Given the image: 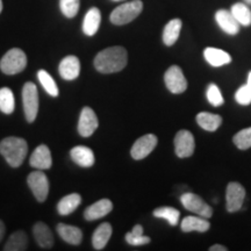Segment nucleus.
Segmentation results:
<instances>
[{
    "mask_svg": "<svg viewBox=\"0 0 251 251\" xmlns=\"http://www.w3.org/2000/svg\"><path fill=\"white\" fill-rule=\"evenodd\" d=\"M128 63V52L124 47L115 46L101 50L94 58V68L101 74H114L124 70Z\"/></svg>",
    "mask_w": 251,
    "mask_h": 251,
    "instance_id": "f257e3e1",
    "label": "nucleus"
},
{
    "mask_svg": "<svg viewBox=\"0 0 251 251\" xmlns=\"http://www.w3.org/2000/svg\"><path fill=\"white\" fill-rule=\"evenodd\" d=\"M27 152V141L21 137L9 136L0 142V153L12 168H19L23 164Z\"/></svg>",
    "mask_w": 251,
    "mask_h": 251,
    "instance_id": "f03ea898",
    "label": "nucleus"
},
{
    "mask_svg": "<svg viewBox=\"0 0 251 251\" xmlns=\"http://www.w3.org/2000/svg\"><path fill=\"white\" fill-rule=\"evenodd\" d=\"M143 11V2L141 0H131L118 6L109 15V20L115 26H124L135 20Z\"/></svg>",
    "mask_w": 251,
    "mask_h": 251,
    "instance_id": "7ed1b4c3",
    "label": "nucleus"
},
{
    "mask_svg": "<svg viewBox=\"0 0 251 251\" xmlns=\"http://www.w3.org/2000/svg\"><path fill=\"white\" fill-rule=\"evenodd\" d=\"M27 67V56L21 49L8 50L0 61V69L5 75L20 74Z\"/></svg>",
    "mask_w": 251,
    "mask_h": 251,
    "instance_id": "20e7f679",
    "label": "nucleus"
},
{
    "mask_svg": "<svg viewBox=\"0 0 251 251\" xmlns=\"http://www.w3.org/2000/svg\"><path fill=\"white\" fill-rule=\"evenodd\" d=\"M23 102L26 120L31 124L35 121L37 113H39V92H37L35 84L31 81H28L24 85Z\"/></svg>",
    "mask_w": 251,
    "mask_h": 251,
    "instance_id": "39448f33",
    "label": "nucleus"
},
{
    "mask_svg": "<svg viewBox=\"0 0 251 251\" xmlns=\"http://www.w3.org/2000/svg\"><path fill=\"white\" fill-rule=\"evenodd\" d=\"M180 202L184 206L185 209L194 213V214L201 216V218L209 219L213 215V209L212 207L206 203L202 200V198H200L197 194L186 192L181 194L180 197Z\"/></svg>",
    "mask_w": 251,
    "mask_h": 251,
    "instance_id": "423d86ee",
    "label": "nucleus"
},
{
    "mask_svg": "<svg viewBox=\"0 0 251 251\" xmlns=\"http://www.w3.org/2000/svg\"><path fill=\"white\" fill-rule=\"evenodd\" d=\"M27 184L37 201H46L49 193V180L45 172L42 170L31 172L27 178Z\"/></svg>",
    "mask_w": 251,
    "mask_h": 251,
    "instance_id": "0eeeda50",
    "label": "nucleus"
},
{
    "mask_svg": "<svg viewBox=\"0 0 251 251\" xmlns=\"http://www.w3.org/2000/svg\"><path fill=\"white\" fill-rule=\"evenodd\" d=\"M246 198V188L237 181H230L226 190V208L229 213L240 211Z\"/></svg>",
    "mask_w": 251,
    "mask_h": 251,
    "instance_id": "6e6552de",
    "label": "nucleus"
},
{
    "mask_svg": "<svg viewBox=\"0 0 251 251\" xmlns=\"http://www.w3.org/2000/svg\"><path fill=\"white\" fill-rule=\"evenodd\" d=\"M165 86L174 94H180L187 89V80L185 78L183 70L178 65H172L166 70L164 75Z\"/></svg>",
    "mask_w": 251,
    "mask_h": 251,
    "instance_id": "1a4fd4ad",
    "label": "nucleus"
},
{
    "mask_svg": "<svg viewBox=\"0 0 251 251\" xmlns=\"http://www.w3.org/2000/svg\"><path fill=\"white\" fill-rule=\"evenodd\" d=\"M157 143H158V139L156 135L153 134H146L141 136L139 140L135 141L130 149V155L134 159L140 161V159L146 158L150 153L153 151L156 148Z\"/></svg>",
    "mask_w": 251,
    "mask_h": 251,
    "instance_id": "9d476101",
    "label": "nucleus"
},
{
    "mask_svg": "<svg viewBox=\"0 0 251 251\" xmlns=\"http://www.w3.org/2000/svg\"><path fill=\"white\" fill-rule=\"evenodd\" d=\"M196 141L191 131L179 130L175 136V152L179 158H187L193 155Z\"/></svg>",
    "mask_w": 251,
    "mask_h": 251,
    "instance_id": "9b49d317",
    "label": "nucleus"
},
{
    "mask_svg": "<svg viewBox=\"0 0 251 251\" xmlns=\"http://www.w3.org/2000/svg\"><path fill=\"white\" fill-rule=\"evenodd\" d=\"M99 126L96 112L91 107H84L80 112L79 121H78V133L80 136L89 137L97 130Z\"/></svg>",
    "mask_w": 251,
    "mask_h": 251,
    "instance_id": "f8f14e48",
    "label": "nucleus"
},
{
    "mask_svg": "<svg viewBox=\"0 0 251 251\" xmlns=\"http://www.w3.org/2000/svg\"><path fill=\"white\" fill-rule=\"evenodd\" d=\"M29 163L31 168L36 170H48L52 165L51 152L46 144H40L31 153Z\"/></svg>",
    "mask_w": 251,
    "mask_h": 251,
    "instance_id": "ddd939ff",
    "label": "nucleus"
},
{
    "mask_svg": "<svg viewBox=\"0 0 251 251\" xmlns=\"http://www.w3.org/2000/svg\"><path fill=\"white\" fill-rule=\"evenodd\" d=\"M215 21L218 26L221 28L228 35H237L240 31L241 25L237 23L236 19L231 14L230 11L227 9H219L215 13Z\"/></svg>",
    "mask_w": 251,
    "mask_h": 251,
    "instance_id": "4468645a",
    "label": "nucleus"
},
{
    "mask_svg": "<svg viewBox=\"0 0 251 251\" xmlns=\"http://www.w3.org/2000/svg\"><path fill=\"white\" fill-rule=\"evenodd\" d=\"M59 75L63 79L74 80L78 78L80 74V62L77 56L70 55L64 57L59 63L58 67Z\"/></svg>",
    "mask_w": 251,
    "mask_h": 251,
    "instance_id": "2eb2a0df",
    "label": "nucleus"
},
{
    "mask_svg": "<svg viewBox=\"0 0 251 251\" xmlns=\"http://www.w3.org/2000/svg\"><path fill=\"white\" fill-rule=\"evenodd\" d=\"M113 203L109 199H100L93 205L87 207L84 212V218L87 221H93V220L101 219L112 212Z\"/></svg>",
    "mask_w": 251,
    "mask_h": 251,
    "instance_id": "dca6fc26",
    "label": "nucleus"
},
{
    "mask_svg": "<svg viewBox=\"0 0 251 251\" xmlns=\"http://www.w3.org/2000/svg\"><path fill=\"white\" fill-rule=\"evenodd\" d=\"M203 57L209 65L214 68L224 67L231 62V56L227 51L219 48H213V47H207L203 50Z\"/></svg>",
    "mask_w": 251,
    "mask_h": 251,
    "instance_id": "f3484780",
    "label": "nucleus"
},
{
    "mask_svg": "<svg viewBox=\"0 0 251 251\" xmlns=\"http://www.w3.org/2000/svg\"><path fill=\"white\" fill-rule=\"evenodd\" d=\"M180 228L184 233L198 231V233H206L211 228V224L201 216H186L180 224Z\"/></svg>",
    "mask_w": 251,
    "mask_h": 251,
    "instance_id": "a211bd4d",
    "label": "nucleus"
},
{
    "mask_svg": "<svg viewBox=\"0 0 251 251\" xmlns=\"http://www.w3.org/2000/svg\"><path fill=\"white\" fill-rule=\"evenodd\" d=\"M33 234L37 244L43 249H51V247L54 246V237H52L51 230L43 222H37L34 225Z\"/></svg>",
    "mask_w": 251,
    "mask_h": 251,
    "instance_id": "6ab92c4d",
    "label": "nucleus"
},
{
    "mask_svg": "<svg viewBox=\"0 0 251 251\" xmlns=\"http://www.w3.org/2000/svg\"><path fill=\"white\" fill-rule=\"evenodd\" d=\"M100 23H101V13L99 8L92 7L87 11L83 21V31L87 36L96 35L97 31L99 30Z\"/></svg>",
    "mask_w": 251,
    "mask_h": 251,
    "instance_id": "aec40b11",
    "label": "nucleus"
},
{
    "mask_svg": "<svg viewBox=\"0 0 251 251\" xmlns=\"http://www.w3.org/2000/svg\"><path fill=\"white\" fill-rule=\"evenodd\" d=\"M70 155L74 162L77 163L79 166H83V168H91L94 164V161H96L92 149L84 146H77L72 148Z\"/></svg>",
    "mask_w": 251,
    "mask_h": 251,
    "instance_id": "412c9836",
    "label": "nucleus"
},
{
    "mask_svg": "<svg viewBox=\"0 0 251 251\" xmlns=\"http://www.w3.org/2000/svg\"><path fill=\"white\" fill-rule=\"evenodd\" d=\"M57 233L63 241L72 246H78L83 240V233L78 227L65 224L57 225Z\"/></svg>",
    "mask_w": 251,
    "mask_h": 251,
    "instance_id": "4be33fe9",
    "label": "nucleus"
},
{
    "mask_svg": "<svg viewBox=\"0 0 251 251\" xmlns=\"http://www.w3.org/2000/svg\"><path fill=\"white\" fill-rule=\"evenodd\" d=\"M181 27H183V23L180 19H172L169 21L163 29V43L168 47L174 46L179 39Z\"/></svg>",
    "mask_w": 251,
    "mask_h": 251,
    "instance_id": "5701e85b",
    "label": "nucleus"
},
{
    "mask_svg": "<svg viewBox=\"0 0 251 251\" xmlns=\"http://www.w3.org/2000/svg\"><path fill=\"white\" fill-rule=\"evenodd\" d=\"M113 228L111 224L108 222H103L99 226L98 228L94 230L92 236V246L96 250H102L108 243L109 238L112 236Z\"/></svg>",
    "mask_w": 251,
    "mask_h": 251,
    "instance_id": "b1692460",
    "label": "nucleus"
},
{
    "mask_svg": "<svg viewBox=\"0 0 251 251\" xmlns=\"http://www.w3.org/2000/svg\"><path fill=\"white\" fill-rule=\"evenodd\" d=\"M197 122L202 129L207 131H215L222 124V118L219 114L208 112H201L197 115Z\"/></svg>",
    "mask_w": 251,
    "mask_h": 251,
    "instance_id": "393cba45",
    "label": "nucleus"
},
{
    "mask_svg": "<svg viewBox=\"0 0 251 251\" xmlns=\"http://www.w3.org/2000/svg\"><path fill=\"white\" fill-rule=\"evenodd\" d=\"M81 202V197L78 193H72L62 198L57 203V211L61 215H69L78 208Z\"/></svg>",
    "mask_w": 251,
    "mask_h": 251,
    "instance_id": "a878e982",
    "label": "nucleus"
},
{
    "mask_svg": "<svg viewBox=\"0 0 251 251\" xmlns=\"http://www.w3.org/2000/svg\"><path fill=\"white\" fill-rule=\"evenodd\" d=\"M28 238L27 235L23 230L14 231L6 242L4 250L5 251H24L27 250Z\"/></svg>",
    "mask_w": 251,
    "mask_h": 251,
    "instance_id": "bb28decb",
    "label": "nucleus"
},
{
    "mask_svg": "<svg viewBox=\"0 0 251 251\" xmlns=\"http://www.w3.org/2000/svg\"><path fill=\"white\" fill-rule=\"evenodd\" d=\"M231 14L236 19V21L241 26L249 27L251 25V9L249 5L246 2H236L231 6L230 8Z\"/></svg>",
    "mask_w": 251,
    "mask_h": 251,
    "instance_id": "cd10ccee",
    "label": "nucleus"
},
{
    "mask_svg": "<svg viewBox=\"0 0 251 251\" xmlns=\"http://www.w3.org/2000/svg\"><path fill=\"white\" fill-rule=\"evenodd\" d=\"M152 215L157 219L166 220L171 227H175V226H177L178 222H179L180 213L178 209L174 208V207L164 206V207H159V208H156L155 211L152 212Z\"/></svg>",
    "mask_w": 251,
    "mask_h": 251,
    "instance_id": "c85d7f7f",
    "label": "nucleus"
},
{
    "mask_svg": "<svg viewBox=\"0 0 251 251\" xmlns=\"http://www.w3.org/2000/svg\"><path fill=\"white\" fill-rule=\"evenodd\" d=\"M150 241H151L150 237L143 235V227L141 225H136L133 230L126 234V242L133 247L144 246V244L150 243Z\"/></svg>",
    "mask_w": 251,
    "mask_h": 251,
    "instance_id": "c756f323",
    "label": "nucleus"
},
{
    "mask_svg": "<svg viewBox=\"0 0 251 251\" xmlns=\"http://www.w3.org/2000/svg\"><path fill=\"white\" fill-rule=\"evenodd\" d=\"M15 108L14 94L8 87L0 89V111L4 114H12Z\"/></svg>",
    "mask_w": 251,
    "mask_h": 251,
    "instance_id": "7c9ffc66",
    "label": "nucleus"
},
{
    "mask_svg": "<svg viewBox=\"0 0 251 251\" xmlns=\"http://www.w3.org/2000/svg\"><path fill=\"white\" fill-rule=\"evenodd\" d=\"M37 77L41 85L43 86V89L46 90V92L51 97H57L58 96V89L56 81L52 79V77L47 72L46 70H40L37 72Z\"/></svg>",
    "mask_w": 251,
    "mask_h": 251,
    "instance_id": "2f4dec72",
    "label": "nucleus"
},
{
    "mask_svg": "<svg viewBox=\"0 0 251 251\" xmlns=\"http://www.w3.org/2000/svg\"><path fill=\"white\" fill-rule=\"evenodd\" d=\"M233 142L240 150L251 148V127L244 128L234 135Z\"/></svg>",
    "mask_w": 251,
    "mask_h": 251,
    "instance_id": "473e14b6",
    "label": "nucleus"
},
{
    "mask_svg": "<svg viewBox=\"0 0 251 251\" xmlns=\"http://www.w3.org/2000/svg\"><path fill=\"white\" fill-rule=\"evenodd\" d=\"M206 97L208 102L214 106V107H220V106H222L225 103V99L224 97H222L221 91H220L219 86L214 83L209 84V85L207 86Z\"/></svg>",
    "mask_w": 251,
    "mask_h": 251,
    "instance_id": "72a5a7b5",
    "label": "nucleus"
},
{
    "mask_svg": "<svg viewBox=\"0 0 251 251\" xmlns=\"http://www.w3.org/2000/svg\"><path fill=\"white\" fill-rule=\"evenodd\" d=\"M80 0H59V7L64 17L75 18L79 11Z\"/></svg>",
    "mask_w": 251,
    "mask_h": 251,
    "instance_id": "f704fd0d",
    "label": "nucleus"
},
{
    "mask_svg": "<svg viewBox=\"0 0 251 251\" xmlns=\"http://www.w3.org/2000/svg\"><path fill=\"white\" fill-rule=\"evenodd\" d=\"M235 100L242 106H248L251 103V89L247 85H242L235 93Z\"/></svg>",
    "mask_w": 251,
    "mask_h": 251,
    "instance_id": "c9c22d12",
    "label": "nucleus"
},
{
    "mask_svg": "<svg viewBox=\"0 0 251 251\" xmlns=\"http://www.w3.org/2000/svg\"><path fill=\"white\" fill-rule=\"evenodd\" d=\"M228 249L225 246H221V244H214L209 248V251H227Z\"/></svg>",
    "mask_w": 251,
    "mask_h": 251,
    "instance_id": "e433bc0d",
    "label": "nucleus"
},
{
    "mask_svg": "<svg viewBox=\"0 0 251 251\" xmlns=\"http://www.w3.org/2000/svg\"><path fill=\"white\" fill-rule=\"evenodd\" d=\"M5 225H4V222L1 221V220H0V242H1V240H2V237H4V235H5Z\"/></svg>",
    "mask_w": 251,
    "mask_h": 251,
    "instance_id": "4c0bfd02",
    "label": "nucleus"
},
{
    "mask_svg": "<svg viewBox=\"0 0 251 251\" xmlns=\"http://www.w3.org/2000/svg\"><path fill=\"white\" fill-rule=\"evenodd\" d=\"M247 85L250 87L251 89V71L249 72V75H248V80H247Z\"/></svg>",
    "mask_w": 251,
    "mask_h": 251,
    "instance_id": "58836bf2",
    "label": "nucleus"
},
{
    "mask_svg": "<svg viewBox=\"0 0 251 251\" xmlns=\"http://www.w3.org/2000/svg\"><path fill=\"white\" fill-rule=\"evenodd\" d=\"M244 2H246V4L249 5V6L251 5V0H244Z\"/></svg>",
    "mask_w": 251,
    "mask_h": 251,
    "instance_id": "ea45409f",
    "label": "nucleus"
},
{
    "mask_svg": "<svg viewBox=\"0 0 251 251\" xmlns=\"http://www.w3.org/2000/svg\"><path fill=\"white\" fill-rule=\"evenodd\" d=\"M2 11V0H0V13H1Z\"/></svg>",
    "mask_w": 251,
    "mask_h": 251,
    "instance_id": "a19ab883",
    "label": "nucleus"
},
{
    "mask_svg": "<svg viewBox=\"0 0 251 251\" xmlns=\"http://www.w3.org/2000/svg\"><path fill=\"white\" fill-rule=\"evenodd\" d=\"M114 1H120V0H114Z\"/></svg>",
    "mask_w": 251,
    "mask_h": 251,
    "instance_id": "79ce46f5",
    "label": "nucleus"
}]
</instances>
